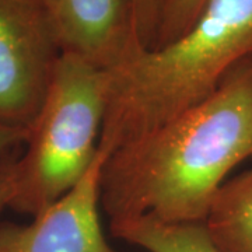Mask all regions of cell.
Returning a JSON list of instances; mask_svg holds the SVG:
<instances>
[{
    "label": "cell",
    "mask_w": 252,
    "mask_h": 252,
    "mask_svg": "<svg viewBox=\"0 0 252 252\" xmlns=\"http://www.w3.org/2000/svg\"><path fill=\"white\" fill-rule=\"evenodd\" d=\"M252 156V58L195 107L121 146L101 171L111 221L203 223L227 174Z\"/></svg>",
    "instance_id": "6da1fadb"
},
{
    "label": "cell",
    "mask_w": 252,
    "mask_h": 252,
    "mask_svg": "<svg viewBox=\"0 0 252 252\" xmlns=\"http://www.w3.org/2000/svg\"><path fill=\"white\" fill-rule=\"evenodd\" d=\"M252 58V0H207L195 23L174 41L142 48L108 70L99 152L165 124L212 95L238 63Z\"/></svg>",
    "instance_id": "7a4b0ae2"
},
{
    "label": "cell",
    "mask_w": 252,
    "mask_h": 252,
    "mask_svg": "<svg viewBox=\"0 0 252 252\" xmlns=\"http://www.w3.org/2000/svg\"><path fill=\"white\" fill-rule=\"evenodd\" d=\"M107 99L108 70L61 54L26 152L14 161L10 207L35 216L79 184L98 156Z\"/></svg>",
    "instance_id": "3957f363"
},
{
    "label": "cell",
    "mask_w": 252,
    "mask_h": 252,
    "mask_svg": "<svg viewBox=\"0 0 252 252\" xmlns=\"http://www.w3.org/2000/svg\"><path fill=\"white\" fill-rule=\"evenodd\" d=\"M59 56L41 3L0 0V125L30 127Z\"/></svg>",
    "instance_id": "277c9868"
},
{
    "label": "cell",
    "mask_w": 252,
    "mask_h": 252,
    "mask_svg": "<svg viewBox=\"0 0 252 252\" xmlns=\"http://www.w3.org/2000/svg\"><path fill=\"white\" fill-rule=\"evenodd\" d=\"M105 160L98 152L79 184L36 213L31 223L0 224V252H119L105 240L99 220Z\"/></svg>",
    "instance_id": "5b68a950"
},
{
    "label": "cell",
    "mask_w": 252,
    "mask_h": 252,
    "mask_svg": "<svg viewBox=\"0 0 252 252\" xmlns=\"http://www.w3.org/2000/svg\"><path fill=\"white\" fill-rule=\"evenodd\" d=\"M61 54L114 70L144 48L130 0H42Z\"/></svg>",
    "instance_id": "8992f818"
},
{
    "label": "cell",
    "mask_w": 252,
    "mask_h": 252,
    "mask_svg": "<svg viewBox=\"0 0 252 252\" xmlns=\"http://www.w3.org/2000/svg\"><path fill=\"white\" fill-rule=\"evenodd\" d=\"M203 225L216 252H252V168L221 185Z\"/></svg>",
    "instance_id": "52a82bcc"
},
{
    "label": "cell",
    "mask_w": 252,
    "mask_h": 252,
    "mask_svg": "<svg viewBox=\"0 0 252 252\" xmlns=\"http://www.w3.org/2000/svg\"><path fill=\"white\" fill-rule=\"evenodd\" d=\"M112 234L149 252H216L203 223H162L152 217L111 221Z\"/></svg>",
    "instance_id": "ba28073f"
},
{
    "label": "cell",
    "mask_w": 252,
    "mask_h": 252,
    "mask_svg": "<svg viewBox=\"0 0 252 252\" xmlns=\"http://www.w3.org/2000/svg\"><path fill=\"white\" fill-rule=\"evenodd\" d=\"M207 0H165L157 42L162 46L181 36L199 17Z\"/></svg>",
    "instance_id": "9c48e42d"
},
{
    "label": "cell",
    "mask_w": 252,
    "mask_h": 252,
    "mask_svg": "<svg viewBox=\"0 0 252 252\" xmlns=\"http://www.w3.org/2000/svg\"><path fill=\"white\" fill-rule=\"evenodd\" d=\"M137 35L144 48H153L157 42L165 0H130Z\"/></svg>",
    "instance_id": "30bf717a"
},
{
    "label": "cell",
    "mask_w": 252,
    "mask_h": 252,
    "mask_svg": "<svg viewBox=\"0 0 252 252\" xmlns=\"http://www.w3.org/2000/svg\"><path fill=\"white\" fill-rule=\"evenodd\" d=\"M16 195V167L14 161L0 167V212L9 207Z\"/></svg>",
    "instance_id": "8fae6325"
},
{
    "label": "cell",
    "mask_w": 252,
    "mask_h": 252,
    "mask_svg": "<svg viewBox=\"0 0 252 252\" xmlns=\"http://www.w3.org/2000/svg\"><path fill=\"white\" fill-rule=\"evenodd\" d=\"M27 135L28 129L0 125V158L17 144L24 143Z\"/></svg>",
    "instance_id": "7c38bea8"
},
{
    "label": "cell",
    "mask_w": 252,
    "mask_h": 252,
    "mask_svg": "<svg viewBox=\"0 0 252 252\" xmlns=\"http://www.w3.org/2000/svg\"><path fill=\"white\" fill-rule=\"evenodd\" d=\"M28 1H34V3H41L42 4V0H28Z\"/></svg>",
    "instance_id": "4fadbf2b"
}]
</instances>
